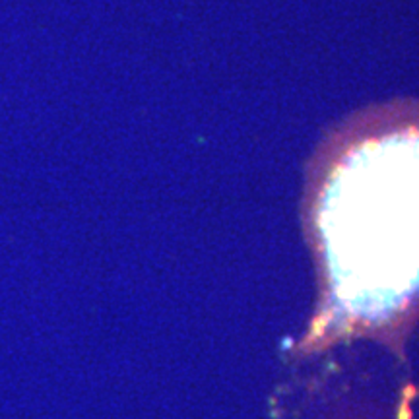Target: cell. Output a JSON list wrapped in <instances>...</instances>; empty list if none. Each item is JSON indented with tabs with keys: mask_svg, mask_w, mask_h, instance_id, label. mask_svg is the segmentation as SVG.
<instances>
[{
	"mask_svg": "<svg viewBox=\"0 0 419 419\" xmlns=\"http://www.w3.org/2000/svg\"><path fill=\"white\" fill-rule=\"evenodd\" d=\"M303 225L315 334L402 342L419 318V99L369 105L328 130L307 167Z\"/></svg>",
	"mask_w": 419,
	"mask_h": 419,
	"instance_id": "1",
	"label": "cell"
}]
</instances>
